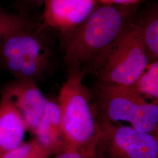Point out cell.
I'll use <instances>...</instances> for the list:
<instances>
[{"instance_id":"cell-1","label":"cell","mask_w":158,"mask_h":158,"mask_svg":"<svg viewBox=\"0 0 158 158\" xmlns=\"http://www.w3.org/2000/svg\"><path fill=\"white\" fill-rule=\"evenodd\" d=\"M139 2L131 5L98 4L68 38L59 42L68 72L84 77L95 74L115 42L138 15Z\"/></svg>"},{"instance_id":"cell-2","label":"cell","mask_w":158,"mask_h":158,"mask_svg":"<svg viewBox=\"0 0 158 158\" xmlns=\"http://www.w3.org/2000/svg\"><path fill=\"white\" fill-rule=\"evenodd\" d=\"M56 32L43 21L27 24L0 36V67L15 79L37 84L51 76L59 62Z\"/></svg>"},{"instance_id":"cell-3","label":"cell","mask_w":158,"mask_h":158,"mask_svg":"<svg viewBox=\"0 0 158 158\" xmlns=\"http://www.w3.org/2000/svg\"><path fill=\"white\" fill-rule=\"evenodd\" d=\"M83 78L77 72H68L67 79L60 90L57 104L67 147L81 155V151H85L91 156L100 127L90 89L83 85Z\"/></svg>"},{"instance_id":"cell-4","label":"cell","mask_w":158,"mask_h":158,"mask_svg":"<svg viewBox=\"0 0 158 158\" xmlns=\"http://www.w3.org/2000/svg\"><path fill=\"white\" fill-rule=\"evenodd\" d=\"M90 90L98 121L127 122L137 131L158 136V100L147 102L132 86L96 81Z\"/></svg>"},{"instance_id":"cell-5","label":"cell","mask_w":158,"mask_h":158,"mask_svg":"<svg viewBox=\"0 0 158 158\" xmlns=\"http://www.w3.org/2000/svg\"><path fill=\"white\" fill-rule=\"evenodd\" d=\"M138 15L115 42L95 74L97 82L131 86L148 65Z\"/></svg>"},{"instance_id":"cell-6","label":"cell","mask_w":158,"mask_h":158,"mask_svg":"<svg viewBox=\"0 0 158 158\" xmlns=\"http://www.w3.org/2000/svg\"><path fill=\"white\" fill-rule=\"evenodd\" d=\"M91 158H158V137L130 126L98 121Z\"/></svg>"},{"instance_id":"cell-7","label":"cell","mask_w":158,"mask_h":158,"mask_svg":"<svg viewBox=\"0 0 158 158\" xmlns=\"http://www.w3.org/2000/svg\"><path fill=\"white\" fill-rule=\"evenodd\" d=\"M98 4L97 0H45L42 21L56 32L59 43L85 23Z\"/></svg>"},{"instance_id":"cell-8","label":"cell","mask_w":158,"mask_h":158,"mask_svg":"<svg viewBox=\"0 0 158 158\" xmlns=\"http://www.w3.org/2000/svg\"><path fill=\"white\" fill-rule=\"evenodd\" d=\"M1 97L9 100L15 107L22 115L27 130L35 134L48 102L36 84L15 79L2 86Z\"/></svg>"},{"instance_id":"cell-9","label":"cell","mask_w":158,"mask_h":158,"mask_svg":"<svg viewBox=\"0 0 158 158\" xmlns=\"http://www.w3.org/2000/svg\"><path fill=\"white\" fill-rule=\"evenodd\" d=\"M27 130L18 110L9 100L1 97L0 158L23 143Z\"/></svg>"},{"instance_id":"cell-10","label":"cell","mask_w":158,"mask_h":158,"mask_svg":"<svg viewBox=\"0 0 158 158\" xmlns=\"http://www.w3.org/2000/svg\"><path fill=\"white\" fill-rule=\"evenodd\" d=\"M35 135L40 145L51 153L66 147L60 124V110L56 102L48 101L44 115Z\"/></svg>"},{"instance_id":"cell-11","label":"cell","mask_w":158,"mask_h":158,"mask_svg":"<svg viewBox=\"0 0 158 158\" xmlns=\"http://www.w3.org/2000/svg\"><path fill=\"white\" fill-rule=\"evenodd\" d=\"M142 39L147 53L149 64L158 61V4L138 14Z\"/></svg>"},{"instance_id":"cell-12","label":"cell","mask_w":158,"mask_h":158,"mask_svg":"<svg viewBox=\"0 0 158 158\" xmlns=\"http://www.w3.org/2000/svg\"><path fill=\"white\" fill-rule=\"evenodd\" d=\"M132 86L142 96L158 98V61L148 64L146 70Z\"/></svg>"},{"instance_id":"cell-13","label":"cell","mask_w":158,"mask_h":158,"mask_svg":"<svg viewBox=\"0 0 158 158\" xmlns=\"http://www.w3.org/2000/svg\"><path fill=\"white\" fill-rule=\"evenodd\" d=\"M50 153L35 141L22 143L1 158H47Z\"/></svg>"},{"instance_id":"cell-14","label":"cell","mask_w":158,"mask_h":158,"mask_svg":"<svg viewBox=\"0 0 158 158\" xmlns=\"http://www.w3.org/2000/svg\"><path fill=\"white\" fill-rule=\"evenodd\" d=\"M31 19L27 16L6 11L0 6V36L25 25Z\"/></svg>"},{"instance_id":"cell-15","label":"cell","mask_w":158,"mask_h":158,"mask_svg":"<svg viewBox=\"0 0 158 158\" xmlns=\"http://www.w3.org/2000/svg\"><path fill=\"white\" fill-rule=\"evenodd\" d=\"M102 4L107 5H131L139 3L142 0H97Z\"/></svg>"},{"instance_id":"cell-16","label":"cell","mask_w":158,"mask_h":158,"mask_svg":"<svg viewBox=\"0 0 158 158\" xmlns=\"http://www.w3.org/2000/svg\"><path fill=\"white\" fill-rule=\"evenodd\" d=\"M55 158H84V157L79 153L69 149L67 151L60 153Z\"/></svg>"},{"instance_id":"cell-17","label":"cell","mask_w":158,"mask_h":158,"mask_svg":"<svg viewBox=\"0 0 158 158\" xmlns=\"http://www.w3.org/2000/svg\"><path fill=\"white\" fill-rule=\"evenodd\" d=\"M26 3L29 5L35 6V7H40L44 5L45 0H23Z\"/></svg>"}]
</instances>
